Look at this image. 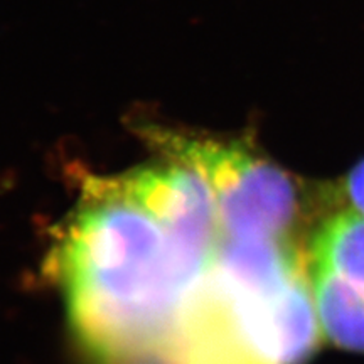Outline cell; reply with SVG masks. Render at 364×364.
Instances as JSON below:
<instances>
[{
    "instance_id": "cell-1",
    "label": "cell",
    "mask_w": 364,
    "mask_h": 364,
    "mask_svg": "<svg viewBox=\"0 0 364 364\" xmlns=\"http://www.w3.org/2000/svg\"><path fill=\"white\" fill-rule=\"evenodd\" d=\"M218 247L174 233L115 179L91 182L54 260L71 324L98 364H132L159 348Z\"/></svg>"
},
{
    "instance_id": "cell-2",
    "label": "cell",
    "mask_w": 364,
    "mask_h": 364,
    "mask_svg": "<svg viewBox=\"0 0 364 364\" xmlns=\"http://www.w3.org/2000/svg\"><path fill=\"white\" fill-rule=\"evenodd\" d=\"M135 130L162 157L201 174L218 204L223 238L302 240L311 201L299 181L263 156L250 139H228L135 120Z\"/></svg>"
},
{
    "instance_id": "cell-3",
    "label": "cell",
    "mask_w": 364,
    "mask_h": 364,
    "mask_svg": "<svg viewBox=\"0 0 364 364\" xmlns=\"http://www.w3.org/2000/svg\"><path fill=\"white\" fill-rule=\"evenodd\" d=\"M311 265L364 292V218L336 209L314 228L309 245Z\"/></svg>"
},
{
    "instance_id": "cell-4",
    "label": "cell",
    "mask_w": 364,
    "mask_h": 364,
    "mask_svg": "<svg viewBox=\"0 0 364 364\" xmlns=\"http://www.w3.org/2000/svg\"><path fill=\"white\" fill-rule=\"evenodd\" d=\"M322 336L341 349L364 354V292L311 265Z\"/></svg>"
},
{
    "instance_id": "cell-5",
    "label": "cell",
    "mask_w": 364,
    "mask_h": 364,
    "mask_svg": "<svg viewBox=\"0 0 364 364\" xmlns=\"http://www.w3.org/2000/svg\"><path fill=\"white\" fill-rule=\"evenodd\" d=\"M324 196L326 213L346 209L364 218V159L346 172L339 181L327 184Z\"/></svg>"
}]
</instances>
